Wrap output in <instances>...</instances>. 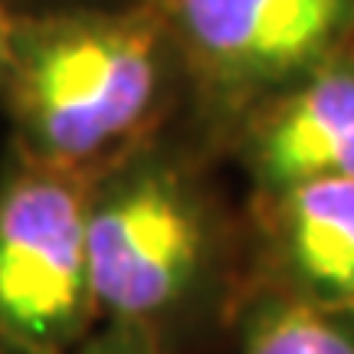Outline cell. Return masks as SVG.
<instances>
[{
	"label": "cell",
	"mask_w": 354,
	"mask_h": 354,
	"mask_svg": "<svg viewBox=\"0 0 354 354\" xmlns=\"http://www.w3.org/2000/svg\"><path fill=\"white\" fill-rule=\"evenodd\" d=\"M180 95L174 39L151 0H76L13 13L0 102L17 151L99 174Z\"/></svg>",
	"instance_id": "6da1fadb"
},
{
	"label": "cell",
	"mask_w": 354,
	"mask_h": 354,
	"mask_svg": "<svg viewBox=\"0 0 354 354\" xmlns=\"http://www.w3.org/2000/svg\"><path fill=\"white\" fill-rule=\"evenodd\" d=\"M86 243L99 322L145 328L174 354L230 295L220 203L197 161L161 135L92 177Z\"/></svg>",
	"instance_id": "7a4b0ae2"
},
{
	"label": "cell",
	"mask_w": 354,
	"mask_h": 354,
	"mask_svg": "<svg viewBox=\"0 0 354 354\" xmlns=\"http://www.w3.org/2000/svg\"><path fill=\"white\" fill-rule=\"evenodd\" d=\"M174 39L180 92L203 138L227 145L250 112L348 53L354 0H151Z\"/></svg>",
	"instance_id": "3957f363"
},
{
	"label": "cell",
	"mask_w": 354,
	"mask_h": 354,
	"mask_svg": "<svg viewBox=\"0 0 354 354\" xmlns=\"http://www.w3.org/2000/svg\"><path fill=\"white\" fill-rule=\"evenodd\" d=\"M92 177L7 151L0 167L3 354H73L99 325L86 243Z\"/></svg>",
	"instance_id": "277c9868"
},
{
	"label": "cell",
	"mask_w": 354,
	"mask_h": 354,
	"mask_svg": "<svg viewBox=\"0 0 354 354\" xmlns=\"http://www.w3.org/2000/svg\"><path fill=\"white\" fill-rule=\"evenodd\" d=\"M227 148L253 194L322 177H354V59L344 53L263 102Z\"/></svg>",
	"instance_id": "5b68a950"
},
{
	"label": "cell",
	"mask_w": 354,
	"mask_h": 354,
	"mask_svg": "<svg viewBox=\"0 0 354 354\" xmlns=\"http://www.w3.org/2000/svg\"><path fill=\"white\" fill-rule=\"evenodd\" d=\"M259 276L295 299L354 315V177L256 194Z\"/></svg>",
	"instance_id": "8992f818"
},
{
	"label": "cell",
	"mask_w": 354,
	"mask_h": 354,
	"mask_svg": "<svg viewBox=\"0 0 354 354\" xmlns=\"http://www.w3.org/2000/svg\"><path fill=\"white\" fill-rule=\"evenodd\" d=\"M236 354H354V315L253 282L233 308Z\"/></svg>",
	"instance_id": "52a82bcc"
},
{
	"label": "cell",
	"mask_w": 354,
	"mask_h": 354,
	"mask_svg": "<svg viewBox=\"0 0 354 354\" xmlns=\"http://www.w3.org/2000/svg\"><path fill=\"white\" fill-rule=\"evenodd\" d=\"M73 354H174L154 335L122 322H99Z\"/></svg>",
	"instance_id": "ba28073f"
},
{
	"label": "cell",
	"mask_w": 354,
	"mask_h": 354,
	"mask_svg": "<svg viewBox=\"0 0 354 354\" xmlns=\"http://www.w3.org/2000/svg\"><path fill=\"white\" fill-rule=\"evenodd\" d=\"M13 13H17V7H10L7 0H0V69H3V56H7V39H10Z\"/></svg>",
	"instance_id": "9c48e42d"
},
{
	"label": "cell",
	"mask_w": 354,
	"mask_h": 354,
	"mask_svg": "<svg viewBox=\"0 0 354 354\" xmlns=\"http://www.w3.org/2000/svg\"><path fill=\"white\" fill-rule=\"evenodd\" d=\"M348 56L354 59V37H351V43H348Z\"/></svg>",
	"instance_id": "30bf717a"
},
{
	"label": "cell",
	"mask_w": 354,
	"mask_h": 354,
	"mask_svg": "<svg viewBox=\"0 0 354 354\" xmlns=\"http://www.w3.org/2000/svg\"><path fill=\"white\" fill-rule=\"evenodd\" d=\"M53 3H76V0H50V7Z\"/></svg>",
	"instance_id": "8fae6325"
}]
</instances>
